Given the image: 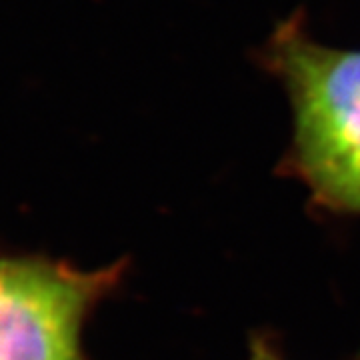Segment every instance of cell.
I'll return each mask as SVG.
<instances>
[{"mask_svg":"<svg viewBox=\"0 0 360 360\" xmlns=\"http://www.w3.org/2000/svg\"><path fill=\"white\" fill-rule=\"evenodd\" d=\"M264 56L292 108L286 167L314 205L360 217V49L321 44L290 18L270 37Z\"/></svg>","mask_w":360,"mask_h":360,"instance_id":"cell-1","label":"cell"},{"mask_svg":"<svg viewBox=\"0 0 360 360\" xmlns=\"http://www.w3.org/2000/svg\"><path fill=\"white\" fill-rule=\"evenodd\" d=\"M122 270H84L0 246V360H90L82 328Z\"/></svg>","mask_w":360,"mask_h":360,"instance_id":"cell-2","label":"cell"},{"mask_svg":"<svg viewBox=\"0 0 360 360\" xmlns=\"http://www.w3.org/2000/svg\"><path fill=\"white\" fill-rule=\"evenodd\" d=\"M248 360H286L276 350V347H272V342H269L264 336H255L250 342V356Z\"/></svg>","mask_w":360,"mask_h":360,"instance_id":"cell-3","label":"cell"}]
</instances>
